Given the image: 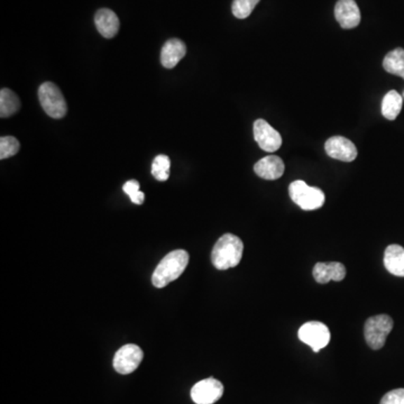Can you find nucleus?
<instances>
[{
  "instance_id": "6",
  "label": "nucleus",
  "mask_w": 404,
  "mask_h": 404,
  "mask_svg": "<svg viewBox=\"0 0 404 404\" xmlns=\"http://www.w3.org/2000/svg\"><path fill=\"white\" fill-rule=\"evenodd\" d=\"M299 339L310 346L314 353H318L330 342V331L325 323L319 321H309L299 329Z\"/></svg>"
},
{
  "instance_id": "18",
  "label": "nucleus",
  "mask_w": 404,
  "mask_h": 404,
  "mask_svg": "<svg viewBox=\"0 0 404 404\" xmlns=\"http://www.w3.org/2000/svg\"><path fill=\"white\" fill-rule=\"evenodd\" d=\"M20 108L18 95L8 88L0 91V117L7 118L16 114Z\"/></svg>"
},
{
  "instance_id": "20",
  "label": "nucleus",
  "mask_w": 404,
  "mask_h": 404,
  "mask_svg": "<svg viewBox=\"0 0 404 404\" xmlns=\"http://www.w3.org/2000/svg\"><path fill=\"white\" fill-rule=\"evenodd\" d=\"M170 168H171L170 157L163 154L157 155L152 163V175L157 181H166L170 177Z\"/></svg>"
},
{
  "instance_id": "19",
  "label": "nucleus",
  "mask_w": 404,
  "mask_h": 404,
  "mask_svg": "<svg viewBox=\"0 0 404 404\" xmlns=\"http://www.w3.org/2000/svg\"><path fill=\"white\" fill-rule=\"evenodd\" d=\"M383 67L386 72L401 76L404 80V48H398L387 53L383 61Z\"/></svg>"
},
{
  "instance_id": "8",
  "label": "nucleus",
  "mask_w": 404,
  "mask_h": 404,
  "mask_svg": "<svg viewBox=\"0 0 404 404\" xmlns=\"http://www.w3.org/2000/svg\"><path fill=\"white\" fill-rule=\"evenodd\" d=\"M224 385L218 379L209 377L198 382L191 389V398L196 404H213L222 398Z\"/></svg>"
},
{
  "instance_id": "11",
  "label": "nucleus",
  "mask_w": 404,
  "mask_h": 404,
  "mask_svg": "<svg viewBox=\"0 0 404 404\" xmlns=\"http://www.w3.org/2000/svg\"><path fill=\"white\" fill-rule=\"evenodd\" d=\"M335 17L345 29L357 27L361 22V11L355 0H338L335 7Z\"/></svg>"
},
{
  "instance_id": "12",
  "label": "nucleus",
  "mask_w": 404,
  "mask_h": 404,
  "mask_svg": "<svg viewBox=\"0 0 404 404\" xmlns=\"http://www.w3.org/2000/svg\"><path fill=\"white\" fill-rule=\"evenodd\" d=\"M312 274H314V280L320 284L328 283L329 281L340 282L345 278L346 267L339 262L317 263L314 265Z\"/></svg>"
},
{
  "instance_id": "17",
  "label": "nucleus",
  "mask_w": 404,
  "mask_h": 404,
  "mask_svg": "<svg viewBox=\"0 0 404 404\" xmlns=\"http://www.w3.org/2000/svg\"><path fill=\"white\" fill-rule=\"evenodd\" d=\"M402 105H403V99L401 95L396 90H391L382 101V115L389 121H394L401 112Z\"/></svg>"
},
{
  "instance_id": "5",
  "label": "nucleus",
  "mask_w": 404,
  "mask_h": 404,
  "mask_svg": "<svg viewBox=\"0 0 404 404\" xmlns=\"http://www.w3.org/2000/svg\"><path fill=\"white\" fill-rule=\"evenodd\" d=\"M39 99L44 112L54 119H61L67 115V106L65 95L59 87L52 82H44L39 89Z\"/></svg>"
},
{
  "instance_id": "23",
  "label": "nucleus",
  "mask_w": 404,
  "mask_h": 404,
  "mask_svg": "<svg viewBox=\"0 0 404 404\" xmlns=\"http://www.w3.org/2000/svg\"><path fill=\"white\" fill-rule=\"evenodd\" d=\"M123 190L128 194L129 198L135 205H142L145 200V194L140 191V183L137 180H129L123 184Z\"/></svg>"
},
{
  "instance_id": "24",
  "label": "nucleus",
  "mask_w": 404,
  "mask_h": 404,
  "mask_svg": "<svg viewBox=\"0 0 404 404\" xmlns=\"http://www.w3.org/2000/svg\"><path fill=\"white\" fill-rule=\"evenodd\" d=\"M379 404H404V389H396L386 393Z\"/></svg>"
},
{
  "instance_id": "16",
  "label": "nucleus",
  "mask_w": 404,
  "mask_h": 404,
  "mask_svg": "<svg viewBox=\"0 0 404 404\" xmlns=\"http://www.w3.org/2000/svg\"><path fill=\"white\" fill-rule=\"evenodd\" d=\"M385 269L396 276L404 278V248L400 245H390L384 252Z\"/></svg>"
},
{
  "instance_id": "14",
  "label": "nucleus",
  "mask_w": 404,
  "mask_h": 404,
  "mask_svg": "<svg viewBox=\"0 0 404 404\" xmlns=\"http://www.w3.org/2000/svg\"><path fill=\"white\" fill-rule=\"evenodd\" d=\"M187 46L181 39H168L161 50V63L166 69H173L184 58Z\"/></svg>"
},
{
  "instance_id": "7",
  "label": "nucleus",
  "mask_w": 404,
  "mask_h": 404,
  "mask_svg": "<svg viewBox=\"0 0 404 404\" xmlns=\"http://www.w3.org/2000/svg\"><path fill=\"white\" fill-rule=\"evenodd\" d=\"M143 357L144 353L140 347L134 344H128L118 349L112 364L117 373L127 375L136 370L143 361Z\"/></svg>"
},
{
  "instance_id": "3",
  "label": "nucleus",
  "mask_w": 404,
  "mask_h": 404,
  "mask_svg": "<svg viewBox=\"0 0 404 404\" xmlns=\"http://www.w3.org/2000/svg\"><path fill=\"white\" fill-rule=\"evenodd\" d=\"M289 194L292 201L303 210H316L325 203L323 191L316 187H309L302 180H297L290 184Z\"/></svg>"
},
{
  "instance_id": "2",
  "label": "nucleus",
  "mask_w": 404,
  "mask_h": 404,
  "mask_svg": "<svg viewBox=\"0 0 404 404\" xmlns=\"http://www.w3.org/2000/svg\"><path fill=\"white\" fill-rule=\"evenodd\" d=\"M189 254L183 250H172L163 258L152 275V283L157 289L166 288L168 284L181 276L188 267Z\"/></svg>"
},
{
  "instance_id": "15",
  "label": "nucleus",
  "mask_w": 404,
  "mask_h": 404,
  "mask_svg": "<svg viewBox=\"0 0 404 404\" xmlns=\"http://www.w3.org/2000/svg\"><path fill=\"white\" fill-rule=\"evenodd\" d=\"M95 27L105 39H112L119 31V18L112 9L102 8L95 16Z\"/></svg>"
},
{
  "instance_id": "1",
  "label": "nucleus",
  "mask_w": 404,
  "mask_h": 404,
  "mask_svg": "<svg viewBox=\"0 0 404 404\" xmlns=\"http://www.w3.org/2000/svg\"><path fill=\"white\" fill-rule=\"evenodd\" d=\"M243 252L244 244L241 239L233 234H224L213 246L211 262L220 271L233 269L241 263Z\"/></svg>"
},
{
  "instance_id": "22",
  "label": "nucleus",
  "mask_w": 404,
  "mask_h": 404,
  "mask_svg": "<svg viewBox=\"0 0 404 404\" xmlns=\"http://www.w3.org/2000/svg\"><path fill=\"white\" fill-rule=\"evenodd\" d=\"M20 144L13 136H3L0 138V160L14 156L20 151Z\"/></svg>"
},
{
  "instance_id": "4",
  "label": "nucleus",
  "mask_w": 404,
  "mask_h": 404,
  "mask_svg": "<svg viewBox=\"0 0 404 404\" xmlns=\"http://www.w3.org/2000/svg\"><path fill=\"white\" fill-rule=\"evenodd\" d=\"M393 325L392 318L387 314H377L368 318L364 327L365 340L368 345L374 351L381 349L392 331Z\"/></svg>"
},
{
  "instance_id": "13",
  "label": "nucleus",
  "mask_w": 404,
  "mask_h": 404,
  "mask_svg": "<svg viewBox=\"0 0 404 404\" xmlns=\"http://www.w3.org/2000/svg\"><path fill=\"white\" fill-rule=\"evenodd\" d=\"M254 171L262 179L278 180L283 175L285 166L281 157L276 155H269L256 163L254 166Z\"/></svg>"
},
{
  "instance_id": "21",
  "label": "nucleus",
  "mask_w": 404,
  "mask_h": 404,
  "mask_svg": "<svg viewBox=\"0 0 404 404\" xmlns=\"http://www.w3.org/2000/svg\"><path fill=\"white\" fill-rule=\"evenodd\" d=\"M260 1L261 0H234L231 5L234 16L238 20H245L252 14V11Z\"/></svg>"
},
{
  "instance_id": "9",
  "label": "nucleus",
  "mask_w": 404,
  "mask_h": 404,
  "mask_svg": "<svg viewBox=\"0 0 404 404\" xmlns=\"http://www.w3.org/2000/svg\"><path fill=\"white\" fill-rule=\"evenodd\" d=\"M254 138L256 143L265 152H275L282 145V137L276 129L273 128L267 121L257 119L254 123Z\"/></svg>"
},
{
  "instance_id": "10",
  "label": "nucleus",
  "mask_w": 404,
  "mask_h": 404,
  "mask_svg": "<svg viewBox=\"0 0 404 404\" xmlns=\"http://www.w3.org/2000/svg\"><path fill=\"white\" fill-rule=\"evenodd\" d=\"M325 153L335 160L353 162L356 160L357 149L351 140L344 136H332L325 144Z\"/></svg>"
}]
</instances>
